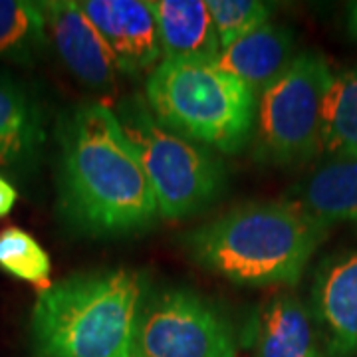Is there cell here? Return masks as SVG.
Returning <instances> with one entry per match:
<instances>
[{"label": "cell", "instance_id": "cell-1", "mask_svg": "<svg viewBox=\"0 0 357 357\" xmlns=\"http://www.w3.org/2000/svg\"><path fill=\"white\" fill-rule=\"evenodd\" d=\"M56 213L88 238H123L161 220L153 189L114 109L82 103L56 126Z\"/></svg>", "mask_w": 357, "mask_h": 357}, {"label": "cell", "instance_id": "cell-2", "mask_svg": "<svg viewBox=\"0 0 357 357\" xmlns=\"http://www.w3.org/2000/svg\"><path fill=\"white\" fill-rule=\"evenodd\" d=\"M318 220L284 201L244 203L185 232L192 262L238 286H296L328 236Z\"/></svg>", "mask_w": 357, "mask_h": 357}, {"label": "cell", "instance_id": "cell-3", "mask_svg": "<svg viewBox=\"0 0 357 357\" xmlns=\"http://www.w3.org/2000/svg\"><path fill=\"white\" fill-rule=\"evenodd\" d=\"M149 290L143 272L105 268L40 290L30 312L34 357H133Z\"/></svg>", "mask_w": 357, "mask_h": 357}, {"label": "cell", "instance_id": "cell-4", "mask_svg": "<svg viewBox=\"0 0 357 357\" xmlns=\"http://www.w3.org/2000/svg\"><path fill=\"white\" fill-rule=\"evenodd\" d=\"M143 98L163 126L218 155L252 141L258 96L213 60H161Z\"/></svg>", "mask_w": 357, "mask_h": 357}, {"label": "cell", "instance_id": "cell-5", "mask_svg": "<svg viewBox=\"0 0 357 357\" xmlns=\"http://www.w3.org/2000/svg\"><path fill=\"white\" fill-rule=\"evenodd\" d=\"M115 117L147 175L163 220H183L211 208L229 185L215 151L163 126L141 93L117 103Z\"/></svg>", "mask_w": 357, "mask_h": 357}, {"label": "cell", "instance_id": "cell-6", "mask_svg": "<svg viewBox=\"0 0 357 357\" xmlns=\"http://www.w3.org/2000/svg\"><path fill=\"white\" fill-rule=\"evenodd\" d=\"M332 79L324 54L304 50L260 91L252 133L260 161L306 165L324 153V107Z\"/></svg>", "mask_w": 357, "mask_h": 357}, {"label": "cell", "instance_id": "cell-7", "mask_svg": "<svg viewBox=\"0 0 357 357\" xmlns=\"http://www.w3.org/2000/svg\"><path fill=\"white\" fill-rule=\"evenodd\" d=\"M236 333L220 307L189 288L149 292L133 357H236Z\"/></svg>", "mask_w": 357, "mask_h": 357}, {"label": "cell", "instance_id": "cell-8", "mask_svg": "<svg viewBox=\"0 0 357 357\" xmlns=\"http://www.w3.org/2000/svg\"><path fill=\"white\" fill-rule=\"evenodd\" d=\"M40 4L50 44L66 70L91 91L112 96L117 86V66L79 4L74 0H46Z\"/></svg>", "mask_w": 357, "mask_h": 357}, {"label": "cell", "instance_id": "cell-9", "mask_svg": "<svg viewBox=\"0 0 357 357\" xmlns=\"http://www.w3.org/2000/svg\"><path fill=\"white\" fill-rule=\"evenodd\" d=\"M77 4L105 42L119 74L135 76L163 60L149 2L82 0Z\"/></svg>", "mask_w": 357, "mask_h": 357}, {"label": "cell", "instance_id": "cell-10", "mask_svg": "<svg viewBox=\"0 0 357 357\" xmlns=\"http://www.w3.org/2000/svg\"><path fill=\"white\" fill-rule=\"evenodd\" d=\"M312 314L326 357H357V252L328 256L312 284Z\"/></svg>", "mask_w": 357, "mask_h": 357}, {"label": "cell", "instance_id": "cell-11", "mask_svg": "<svg viewBox=\"0 0 357 357\" xmlns=\"http://www.w3.org/2000/svg\"><path fill=\"white\" fill-rule=\"evenodd\" d=\"M256 357H326L312 310L298 296H274L255 324Z\"/></svg>", "mask_w": 357, "mask_h": 357}, {"label": "cell", "instance_id": "cell-12", "mask_svg": "<svg viewBox=\"0 0 357 357\" xmlns=\"http://www.w3.org/2000/svg\"><path fill=\"white\" fill-rule=\"evenodd\" d=\"M46 141V119L34 96L13 77L0 76V169L30 171Z\"/></svg>", "mask_w": 357, "mask_h": 357}, {"label": "cell", "instance_id": "cell-13", "mask_svg": "<svg viewBox=\"0 0 357 357\" xmlns=\"http://www.w3.org/2000/svg\"><path fill=\"white\" fill-rule=\"evenodd\" d=\"M294 58L296 38L292 28L268 22L218 52L213 64L260 96V91L280 76Z\"/></svg>", "mask_w": 357, "mask_h": 357}, {"label": "cell", "instance_id": "cell-14", "mask_svg": "<svg viewBox=\"0 0 357 357\" xmlns=\"http://www.w3.org/2000/svg\"><path fill=\"white\" fill-rule=\"evenodd\" d=\"M163 60H215L218 34L203 0H151Z\"/></svg>", "mask_w": 357, "mask_h": 357}, {"label": "cell", "instance_id": "cell-15", "mask_svg": "<svg viewBox=\"0 0 357 357\" xmlns=\"http://www.w3.org/2000/svg\"><path fill=\"white\" fill-rule=\"evenodd\" d=\"M288 201L326 229L357 227V161L332 159L296 185Z\"/></svg>", "mask_w": 357, "mask_h": 357}, {"label": "cell", "instance_id": "cell-16", "mask_svg": "<svg viewBox=\"0 0 357 357\" xmlns=\"http://www.w3.org/2000/svg\"><path fill=\"white\" fill-rule=\"evenodd\" d=\"M48 44L46 16L40 2L0 0V64L32 66Z\"/></svg>", "mask_w": 357, "mask_h": 357}, {"label": "cell", "instance_id": "cell-17", "mask_svg": "<svg viewBox=\"0 0 357 357\" xmlns=\"http://www.w3.org/2000/svg\"><path fill=\"white\" fill-rule=\"evenodd\" d=\"M324 151L357 161V68L333 74L324 107Z\"/></svg>", "mask_w": 357, "mask_h": 357}, {"label": "cell", "instance_id": "cell-18", "mask_svg": "<svg viewBox=\"0 0 357 357\" xmlns=\"http://www.w3.org/2000/svg\"><path fill=\"white\" fill-rule=\"evenodd\" d=\"M0 270L42 290L50 286V256L30 232L18 227L0 230Z\"/></svg>", "mask_w": 357, "mask_h": 357}, {"label": "cell", "instance_id": "cell-19", "mask_svg": "<svg viewBox=\"0 0 357 357\" xmlns=\"http://www.w3.org/2000/svg\"><path fill=\"white\" fill-rule=\"evenodd\" d=\"M206 4L218 34L220 50L268 24L274 13L270 4L260 0H208Z\"/></svg>", "mask_w": 357, "mask_h": 357}, {"label": "cell", "instance_id": "cell-20", "mask_svg": "<svg viewBox=\"0 0 357 357\" xmlns=\"http://www.w3.org/2000/svg\"><path fill=\"white\" fill-rule=\"evenodd\" d=\"M16 201H18V192L13 187V183L0 177V218L8 217L13 213Z\"/></svg>", "mask_w": 357, "mask_h": 357}, {"label": "cell", "instance_id": "cell-21", "mask_svg": "<svg viewBox=\"0 0 357 357\" xmlns=\"http://www.w3.org/2000/svg\"><path fill=\"white\" fill-rule=\"evenodd\" d=\"M345 30L349 38L357 42V2H349L345 8Z\"/></svg>", "mask_w": 357, "mask_h": 357}]
</instances>
